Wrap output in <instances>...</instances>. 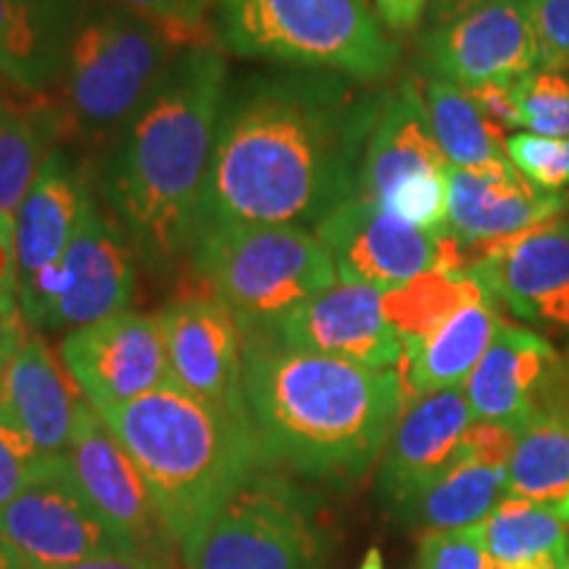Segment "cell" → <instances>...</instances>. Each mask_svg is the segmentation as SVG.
I'll return each instance as SVG.
<instances>
[{"label":"cell","instance_id":"cell-1","mask_svg":"<svg viewBox=\"0 0 569 569\" xmlns=\"http://www.w3.org/2000/svg\"><path fill=\"white\" fill-rule=\"evenodd\" d=\"M369 127L372 117L322 71L253 77L227 92L198 230L319 224L353 196Z\"/></svg>","mask_w":569,"mask_h":569},{"label":"cell","instance_id":"cell-2","mask_svg":"<svg viewBox=\"0 0 569 569\" xmlns=\"http://www.w3.org/2000/svg\"><path fill=\"white\" fill-rule=\"evenodd\" d=\"M243 401L261 465L353 482L380 459L409 398L398 367H361L243 332Z\"/></svg>","mask_w":569,"mask_h":569},{"label":"cell","instance_id":"cell-3","mask_svg":"<svg viewBox=\"0 0 569 569\" xmlns=\"http://www.w3.org/2000/svg\"><path fill=\"white\" fill-rule=\"evenodd\" d=\"M227 92L222 51L188 48L106 161V206L153 274L193 251Z\"/></svg>","mask_w":569,"mask_h":569},{"label":"cell","instance_id":"cell-4","mask_svg":"<svg viewBox=\"0 0 569 569\" xmlns=\"http://www.w3.org/2000/svg\"><path fill=\"white\" fill-rule=\"evenodd\" d=\"M98 415L140 469L182 557L264 467L246 419L209 407L174 382Z\"/></svg>","mask_w":569,"mask_h":569},{"label":"cell","instance_id":"cell-5","mask_svg":"<svg viewBox=\"0 0 569 569\" xmlns=\"http://www.w3.org/2000/svg\"><path fill=\"white\" fill-rule=\"evenodd\" d=\"M188 48L193 42L113 0L88 3L59 82L63 122L88 138H119Z\"/></svg>","mask_w":569,"mask_h":569},{"label":"cell","instance_id":"cell-6","mask_svg":"<svg viewBox=\"0 0 569 569\" xmlns=\"http://www.w3.org/2000/svg\"><path fill=\"white\" fill-rule=\"evenodd\" d=\"M213 32L243 59L361 82L386 77L398 59L367 0H219Z\"/></svg>","mask_w":569,"mask_h":569},{"label":"cell","instance_id":"cell-7","mask_svg":"<svg viewBox=\"0 0 569 569\" xmlns=\"http://www.w3.org/2000/svg\"><path fill=\"white\" fill-rule=\"evenodd\" d=\"M240 332L261 330L338 282L330 253L309 227L219 224L198 230L190 251Z\"/></svg>","mask_w":569,"mask_h":569},{"label":"cell","instance_id":"cell-8","mask_svg":"<svg viewBox=\"0 0 569 569\" xmlns=\"http://www.w3.org/2000/svg\"><path fill=\"white\" fill-rule=\"evenodd\" d=\"M327 536L311 493L261 467L184 553V569H322Z\"/></svg>","mask_w":569,"mask_h":569},{"label":"cell","instance_id":"cell-9","mask_svg":"<svg viewBox=\"0 0 569 569\" xmlns=\"http://www.w3.org/2000/svg\"><path fill=\"white\" fill-rule=\"evenodd\" d=\"M448 159L440 151L425 98L415 82L401 84L380 106L359 163V190L403 222L430 234L448 232Z\"/></svg>","mask_w":569,"mask_h":569},{"label":"cell","instance_id":"cell-10","mask_svg":"<svg viewBox=\"0 0 569 569\" xmlns=\"http://www.w3.org/2000/svg\"><path fill=\"white\" fill-rule=\"evenodd\" d=\"M0 538L30 569H63L98 557L138 553L92 507L67 453L46 457L24 490L0 509Z\"/></svg>","mask_w":569,"mask_h":569},{"label":"cell","instance_id":"cell-11","mask_svg":"<svg viewBox=\"0 0 569 569\" xmlns=\"http://www.w3.org/2000/svg\"><path fill=\"white\" fill-rule=\"evenodd\" d=\"M92 198L82 163L63 148H53L13 217L17 301L34 332L46 327L56 274Z\"/></svg>","mask_w":569,"mask_h":569},{"label":"cell","instance_id":"cell-12","mask_svg":"<svg viewBox=\"0 0 569 569\" xmlns=\"http://www.w3.org/2000/svg\"><path fill=\"white\" fill-rule=\"evenodd\" d=\"M422 56L436 80L461 90L519 82L540 69L528 0H488L465 17L430 27Z\"/></svg>","mask_w":569,"mask_h":569},{"label":"cell","instance_id":"cell-13","mask_svg":"<svg viewBox=\"0 0 569 569\" xmlns=\"http://www.w3.org/2000/svg\"><path fill=\"white\" fill-rule=\"evenodd\" d=\"M61 361L98 411L172 382L159 317L130 309L71 330L61 343Z\"/></svg>","mask_w":569,"mask_h":569},{"label":"cell","instance_id":"cell-14","mask_svg":"<svg viewBox=\"0 0 569 569\" xmlns=\"http://www.w3.org/2000/svg\"><path fill=\"white\" fill-rule=\"evenodd\" d=\"M338 280L388 290L438 267V238L403 222L372 198L353 193L317 224Z\"/></svg>","mask_w":569,"mask_h":569},{"label":"cell","instance_id":"cell-15","mask_svg":"<svg viewBox=\"0 0 569 569\" xmlns=\"http://www.w3.org/2000/svg\"><path fill=\"white\" fill-rule=\"evenodd\" d=\"M138 253L122 224L92 198L56 274L42 330H80L130 309Z\"/></svg>","mask_w":569,"mask_h":569},{"label":"cell","instance_id":"cell-16","mask_svg":"<svg viewBox=\"0 0 569 569\" xmlns=\"http://www.w3.org/2000/svg\"><path fill=\"white\" fill-rule=\"evenodd\" d=\"M251 332L296 351L332 356L372 369H396L403 359L401 338L382 315L380 290L343 280L332 282L277 322Z\"/></svg>","mask_w":569,"mask_h":569},{"label":"cell","instance_id":"cell-17","mask_svg":"<svg viewBox=\"0 0 569 569\" xmlns=\"http://www.w3.org/2000/svg\"><path fill=\"white\" fill-rule=\"evenodd\" d=\"M169 375L174 386L209 407L246 419L243 332L219 298H177L161 311Z\"/></svg>","mask_w":569,"mask_h":569},{"label":"cell","instance_id":"cell-18","mask_svg":"<svg viewBox=\"0 0 569 569\" xmlns=\"http://www.w3.org/2000/svg\"><path fill=\"white\" fill-rule=\"evenodd\" d=\"M67 459L84 496L109 519L111 528L122 532L138 553L167 561L174 543L153 507L146 480L88 398L77 411Z\"/></svg>","mask_w":569,"mask_h":569},{"label":"cell","instance_id":"cell-19","mask_svg":"<svg viewBox=\"0 0 569 569\" xmlns=\"http://www.w3.org/2000/svg\"><path fill=\"white\" fill-rule=\"evenodd\" d=\"M517 432L507 425L472 422L459 457L436 480L390 509L393 517L411 530H422V536L478 528L507 496Z\"/></svg>","mask_w":569,"mask_h":569},{"label":"cell","instance_id":"cell-20","mask_svg":"<svg viewBox=\"0 0 569 569\" xmlns=\"http://www.w3.org/2000/svg\"><path fill=\"white\" fill-rule=\"evenodd\" d=\"M472 277L517 317L569 330V219L496 240Z\"/></svg>","mask_w":569,"mask_h":569},{"label":"cell","instance_id":"cell-21","mask_svg":"<svg viewBox=\"0 0 569 569\" xmlns=\"http://www.w3.org/2000/svg\"><path fill=\"white\" fill-rule=\"evenodd\" d=\"M472 422L461 388L436 390L407 401L380 453L377 493L382 503L393 509L436 480L459 457Z\"/></svg>","mask_w":569,"mask_h":569},{"label":"cell","instance_id":"cell-22","mask_svg":"<svg viewBox=\"0 0 569 569\" xmlns=\"http://www.w3.org/2000/svg\"><path fill=\"white\" fill-rule=\"evenodd\" d=\"M569 196L532 188L511 163L488 169L448 167V232L461 240H501L553 222Z\"/></svg>","mask_w":569,"mask_h":569},{"label":"cell","instance_id":"cell-23","mask_svg":"<svg viewBox=\"0 0 569 569\" xmlns=\"http://www.w3.org/2000/svg\"><path fill=\"white\" fill-rule=\"evenodd\" d=\"M557 367L559 356L549 340L525 327L501 322L461 388L472 419L519 430L538 409Z\"/></svg>","mask_w":569,"mask_h":569},{"label":"cell","instance_id":"cell-24","mask_svg":"<svg viewBox=\"0 0 569 569\" xmlns=\"http://www.w3.org/2000/svg\"><path fill=\"white\" fill-rule=\"evenodd\" d=\"M82 401L69 369L40 332H30L0 372V411L46 457L69 451Z\"/></svg>","mask_w":569,"mask_h":569},{"label":"cell","instance_id":"cell-25","mask_svg":"<svg viewBox=\"0 0 569 569\" xmlns=\"http://www.w3.org/2000/svg\"><path fill=\"white\" fill-rule=\"evenodd\" d=\"M90 0H0V80L24 92H48Z\"/></svg>","mask_w":569,"mask_h":569},{"label":"cell","instance_id":"cell-26","mask_svg":"<svg viewBox=\"0 0 569 569\" xmlns=\"http://www.w3.org/2000/svg\"><path fill=\"white\" fill-rule=\"evenodd\" d=\"M501 317L493 298L469 303L432 336L403 346L401 377L407 396L465 388V382L488 351Z\"/></svg>","mask_w":569,"mask_h":569},{"label":"cell","instance_id":"cell-27","mask_svg":"<svg viewBox=\"0 0 569 569\" xmlns=\"http://www.w3.org/2000/svg\"><path fill=\"white\" fill-rule=\"evenodd\" d=\"M507 496L528 498L569 517V390L540 398L519 427L509 461Z\"/></svg>","mask_w":569,"mask_h":569},{"label":"cell","instance_id":"cell-28","mask_svg":"<svg viewBox=\"0 0 569 569\" xmlns=\"http://www.w3.org/2000/svg\"><path fill=\"white\" fill-rule=\"evenodd\" d=\"M493 567L565 569L569 553V517L561 511L503 496L478 525Z\"/></svg>","mask_w":569,"mask_h":569},{"label":"cell","instance_id":"cell-29","mask_svg":"<svg viewBox=\"0 0 569 569\" xmlns=\"http://www.w3.org/2000/svg\"><path fill=\"white\" fill-rule=\"evenodd\" d=\"M422 98L432 134L451 167L488 169L511 163L507 132L490 122L467 90L432 77Z\"/></svg>","mask_w":569,"mask_h":569},{"label":"cell","instance_id":"cell-30","mask_svg":"<svg viewBox=\"0 0 569 569\" xmlns=\"http://www.w3.org/2000/svg\"><path fill=\"white\" fill-rule=\"evenodd\" d=\"M490 298L472 274L427 269L401 288L382 293V315L403 346L425 340L469 303Z\"/></svg>","mask_w":569,"mask_h":569},{"label":"cell","instance_id":"cell-31","mask_svg":"<svg viewBox=\"0 0 569 569\" xmlns=\"http://www.w3.org/2000/svg\"><path fill=\"white\" fill-rule=\"evenodd\" d=\"M53 119L24 111L0 98V217H17L21 201L38 180L51 148Z\"/></svg>","mask_w":569,"mask_h":569},{"label":"cell","instance_id":"cell-32","mask_svg":"<svg viewBox=\"0 0 569 569\" xmlns=\"http://www.w3.org/2000/svg\"><path fill=\"white\" fill-rule=\"evenodd\" d=\"M522 127L543 138H569V77L536 69L515 82Z\"/></svg>","mask_w":569,"mask_h":569},{"label":"cell","instance_id":"cell-33","mask_svg":"<svg viewBox=\"0 0 569 569\" xmlns=\"http://www.w3.org/2000/svg\"><path fill=\"white\" fill-rule=\"evenodd\" d=\"M511 167L543 193H561L569 184V138L517 132L507 140Z\"/></svg>","mask_w":569,"mask_h":569},{"label":"cell","instance_id":"cell-34","mask_svg":"<svg viewBox=\"0 0 569 569\" xmlns=\"http://www.w3.org/2000/svg\"><path fill=\"white\" fill-rule=\"evenodd\" d=\"M480 528L425 532L419 540L417 569H490Z\"/></svg>","mask_w":569,"mask_h":569},{"label":"cell","instance_id":"cell-35","mask_svg":"<svg viewBox=\"0 0 569 569\" xmlns=\"http://www.w3.org/2000/svg\"><path fill=\"white\" fill-rule=\"evenodd\" d=\"M42 461L46 453L0 411V509L24 490Z\"/></svg>","mask_w":569,"mask_h":569},{"label":"cell","instance_id":"cell-36","mask_svg":"<svg viewBox=\"0 0 569 569\" xmlns=\"http://www.w3.org/2000/svg\"><path fill=\"white\" fill-rule=\"evenodd\" d=\"M113 3L167 27L169 32L180 34L193 46H211L201 32L209 13L217 11L219 0H113Z\"/></svg>","mask_w":569,"mask_h":569},{"label":"cell","instance_id":"cell-37","mask_svg":"<svg viewBox=\"0 0 569 569\" xmlns=\"http://www.w3.org/2000/svg\"><path fill=\"white\" fill-rule=\"evenodd\" d=\"M528 13L538 38L540 69L569 71V0H528Z\"/></svg>","mask_w":569,"mask_h":569},{"label":"cell","instance_id":"cell-38","mask_svg":"<svg viewBox=\"0 0 569 569\" xmlns=\"http://www.w3.org/2000/svg\"><path fill=\"white\" fill-rule=\"evenodd\" d=\"M467 92L472 96V101L480 106V111L486 113L490 122L501 127L503 132L522 127L515 84H480V88H472Z\"/></svg>","mask_w":569,"mask_h":569},{"label":"cell","instance_id":"cell-39","mask_svg":"<svg viewBox=\"0 0 569 569\" xmlns=\"http://www.w3.org/2000/svg\"><path fill=\"white\" fill-rule=\"evenodd\" d=\"M427 11H430V0H375V13L380 24L396 34L417 30Z\"/></svg>","mask_w":569,"mask_h":569},{"label":"cell","instance_id":"cell-40","mask_svg":"<svg viewBox=\"0 0 569 569\" xmlns=\"http://www.w3.org/2000/svg\"><path fill=\"white\" fill-rule=\"evenodd\" d=\"M27 338H30V325L24 322L19 301L0 303V372H3L11 356L19 351Z\"/></svg>","mask_w":569,"mask_h":569},{"label":"cell","instance_id":"cell-41","mask_svg":"<svg viewBox=\"0 0 569 569\" xmlns=\"http://www.w3.org/2000/svg\"><path fill=\"white\" fill-rule=\"evenodd\" d=\"M17 301V259H13V222L0 217V303Z\"/></svg>","mask_w":569,"mask_h":569},{"label":"cell","instance_id":"cell-42","mask_svg":"<svg viewBox=\"0 0 569 569\" xmlns=\"http://www.w3.org/2000/svg\"><path fill=\"white\" fill-rule=\"evenodd\" d=\"M63 569H172L167 561H159L146 553H119V557H98L80 561V565H71Z\"/></svg>","mask_w":569,"mask_h":569},{"label":"cell","instance_id":"cell-43","mask_svg":"<svg viewBox=\"0 0 569 569\" xmlns=\"http://www.w3.org/2000/svg\"><path fill=\"white\" fill-rule=\"evenodd\" d=\"M482 3H488V0H430V11L427 13H430V24L438 27L465 17V13L478 9Z\"/></svg>","mask_w":569,"mask_h":569},{"label":"cell","instance_id":"cell-44","mask_svg":"<svg viewBox=\"0 0 569 569\" xmlns=\"http://www.w3.org/2000/svg\"><path fill=\"white\" fill-rule=\"evenodd\" d=\"M0 569H30L24 565V561L19 559V553L13 551L3 538H0Z\"/></svg>","mask_w":569,"mask_h":569},{"label":"cell","instance_id":"cell-45","mask_svg":"<svg viewBox=\"0 0 569 569\" xmlns=\"http://www.w3.org/2000/svg\"><path fill=\"white\" fill-rule=\"evenodd\" d=\"M359 569H386V561H382V553L377 549H369L365 553V559H361Z\"/></svg>","mask_w":569,"mask_h":569},{"label":"cell","instance_id":"cell-46","mask_svg":"<svg viewBox=\"0 0 569 569\" xmlns=\"http://www.w3.org/2000/svg\"><path fill=\"white\" fill-rule=\"evenodd\" d=\"M565 569H569V553H567V561H565Z\"/></svg>","mask_w":569,"mask_h":569},{"label":"cell","instance_id":"cell-47","mask_svg":"<svg viewBox=\"0 0 569 569\" xmlns=\"http://www.w3.org/2000/svg\"><path fill=\"white\" fill-rule=\"evenodd\" d=\"M490 569H509V567H490Z\"/></svg>","mask_w":569,"mask_h":569}]
</instances>
